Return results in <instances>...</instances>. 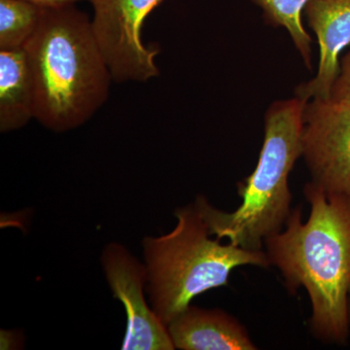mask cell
<instances>
[{
    "instance_id": "cell-1",
    "label": "cell",
    "mask_w": 350,
    "mask_h": 350,
    "mask_svg": "<svg viewBox=\"0 0 350 350\" xmlns=\"http://www.w3.org/2000/svg\"><path fill=\"white\" fill-rule=\"evenodd\" d=\"M304 193L310 217L304 221L299 207L292 211L285 230L265 241L266 253L291 293L306 290L317 338L345 345L350 336V197L326 192L312 181Z\"/></svg>"
},
{
    "instance_id": "cell-2",
    "label": "cell",
    "mask_w": 350,
    "mask_h": 350,
    "mask_svg": "<svg viewBox=\"0 0 350 350\" xmlns=\"http://www.w3.org/2000/svg\"><path fill=\"white\" fill-rule=\"evenodd\" d=\"M34 89V119L64 133L86 124L107 103L111 73L92 22L75 4L42 7L25 44Z\"/></svg>"
},
{
    "instance_id": "cell-3",
    "label": "cell",
    "mask_w": 350,
    "mask_h": 350,
    "mask_svg": "<svg viewBox=\"0 0 350 350\" xmlns=\"http://www.w3.org/2000/svg\"><path fill=\"white\" fill-rule=\"evenodd\" d=\"M308 101L295 96L269 105L259 160L254 172L239 184L241 204L236 211L214 208L204 197L196 200L213 237L244 250H262L269 237L282 231L292 211L288 178L301 156Z\"/></svg>"
},
{
    "instance_id": "cell-4",
    "label": "cell",
    "mask_w": 350,
    "mask_h": 350,
    "mask_svg": "<svg viewBox=\"0 0 350 350\" xmlns=\"http://www.w3.org/2000/svg\"><path fill=\"white\" fill-rule=\"evenodd\" d=\"M177 224L169 234L142 241L147 292L165 325L185 310L196 297L225 286L239 267L271 266L266 251L248 250L213 238L196 204L175 211Z\"/></svg>"
},
{
    "instance_id": "cell-5",
    "label": "cell",
    "mask_w": 350,
    "mask_h": 350,
    "mask_svg": "<svg viewBox=\"0 0 350 350\" xmlns=\"http://www.w3.org/2000/svg\"><path fill=\"white\" fill-rule=\"evenodd\" d=\"M94 36L113 81L147 82L160 75L159 48L147 47L142 27L163 0H90Z\"/></svg>"
},
{
    "instance_id": "cell-6",
    "label": "cell",
    "mask_w": 350,
    "mask_h": 350,
    "mask_svg": "<svg viewBox=\"0 0 350 350\" xmlns=\"http://www.w3.org/2000/svg\"><path fill=\"white\" fill-rule=\"evenodd\" d=\"M301 157L313 183L326 192L350 197V101H308Z\"/></svg>"
},
{
    "instance_id": "cell-7",
    "label": "cell",
    "mask_w": 350,
    "mask_h": 350,
    "mask_svg": "<svg viewBox=\"0 0 350 350\" xmlns=\"http://www.w3.org/2000/svg\"><path fill=\"white\" fill-rule=\"evenodd\" d=\"M101 264L113 297L125 308L126 329L122 349H175L167 325L145 299V264L138 261L125 246L116 243L105 246Z\"/></svg>"
},
{
    "instance_id": "cell-8",
    "label": "cell",
    "mask_w": 350,
    "mask_h": 350,
    "mask_svg": "<svg viewBox=\"0 0 350 350\" xmlns=\"http://www.w3.org/2000/svg\"><path fill=\"white\" fill-rule=\"evenodd\" d=\"M305 13L319 39V70L295 94L306 100L329 98L340 72L338 57L350 45V0H308Z\"/></svg>"
},
{
    "instance_id": "cell-9",
    "label": "cell",
    "mask_w": 350,
    "mask_h": 350,
    "mask_svg": "<svg viewBox=\"0 0 350 350\" xmlns=\"http://www.w3.org/2000/svg\"><path fill=\"white\" fill-rule=\"evenodd\" d=\"M167 327L175 349H258L245 327L219 308L190 305Z\"/></svg>"
},
{
    "instance_id": "cell-10",
    "label": "cell",
    "mask_w": 350,
    "mask_h": 350,
    "mask_svg": "<svg viewBox=\"0 0 350 350\" xmlns=\"http://www.w3.org/2000/svg\"><path fill=\"white\" fill-rule=\"evenodd\" d=\"M34 119V89L25 49L0 50V131L20 130Z\"/></svg>"
},
{
    "instance_id": "cell-11",
    "label": "cell",
    "mask_w": 350,
    "mask_h": 350,
    "mask_svg": "<svg viewBox=\"0 0 350 350\" xmlns=\"http://www.w3.org/2000/svg\"><path fill=\"white\" fill-rule=\"evenodd\" d=\"M42 7L27 0H0V50L23 49L36 33Z\"/></svg>"
},
{
    "instance_id": "cell-12",
    "label": "cell",
    "mask_w": 350,
    "mask_h": 350,
    "mask_svg": "<svg viewBox=\"0 0 350 350\" xmlns=\"http://www.w3.org/2000/svg\"><path fill=\"white\" fill-rule=\"evenodd\" d=\"M261 7L265 20L276 27H283L289 33L304 63L312 69V38L306 32L301 12L308 0H252Z\"/></svg>"
},
{
    "instance_id": "cell-13",
    "label": "cell",
    "mask_w": 350,
    "mask_h": 350,
    "mask_svg": "<svg viewBox=\"0 0 350 350\" xmlns=\"http://www.w3.org/2000/svg\"><path fill=\"white\" fill-rule=\"evenodd\" d=\"M330 98L350 101V50L340 64V72L332 87Z\"/></svg>"
},
{
    "instance_id": "cell-14",
    "label": "cell",
    "mask_w": 350,
    "mask_h": 350,
    "mask_svg": "<svg viewBox=\"0 0 350 350\" xmlns=\"http://www.w3.org/2000/svg\"><path fill=\"white\" fill-rule=\"evenodd\" d=\"M40 7H57L76 4L83 0H27Z\"/></svg>"
},
{
    "instance_id": "cell-15",
    "label": "cell",
    "mask_w": 350,
    "mask_h": 350,
    "mask_svg": "<svg viewBox=\"0 0 350 350\" xmlns=\"http://www.w3.org/2000/svg\"><path fill=\"white\" fill-rule=\"evenodd\" d=\"M349 324H350V299H349Z\"/></svg>"
}]
</instances>
